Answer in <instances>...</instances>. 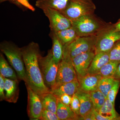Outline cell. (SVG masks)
<instances>
[{"label":"cell","mask_w":120,"mask_h":120,"mask_svg":"<svg viewBox=\"0 0 120 120\" xmlns=\"http://www.w3.org/2000/svg\"><path fill=\"white\" fill-rule=\"evenodd\" d=\"M26 77V85L39 95L50 92L45 85L39 64L40 55L38 44L32 42L21 48Z\"/></svg>","instance_id":"cell-1"},{"label":"cell","mask_w":120,"mask_h":120,"mask_svg":"<svg viewBox=\"0 0 120 120\" xmlns=\"http://www.w3.org/2000/svg\"><path fill=\"white\" fill-rule=\"evenodd\" d=\"M71 22L72 27L79 37L98 35L111 25L103 22L94 14L83 16Z\"/></svg>","instance_id":"cell-2"},{"label":"cell","mask_w":120,"mask_h":120,"mask_svg":"<svg viewBox=\"0 0 120 120\" xmlns=\"http://www.w3.org/2000/svg\"><path fill=\"white\" fill-rule=\"evenodd\" d=\"M0 49L15 71L19 80L26 83V77L21 48L12 42L4 41L0 44Z\"/></svg>","instance_id":"cell-3"},{"label":"cell","mask_w":120,"mask_h":120,"mask_svg":"<svg viewBox=\"0 0 120 120\" xmlns=\"http://www.w3.org/2000/svg\"><path fill=\"white\" fill-rule=\"evenodd\" d=\"M96 9L92 0H69L65 8L60 11L72 21L83 16L94 14Z\"/></svg>","instance_id":"cell-4"},{"label":"cell","mask_w":120,"mask_h":120,"mask_svg":"<svg viewBox=\"0 0 120 120\" xmlns=\"http://www.w3.org/2000/svg\"><path fill=\"white\" fill-rule=\"evenodd\" d=\"M97 38V35L78 37L71 43L64 46L63 56L72 60L81 54L94 51Z\"/></svg>","instance_id":"cell-5"},{"label":"cell","mask_w":120,"mask_h":120,"mask_svg":"<svg viewBox=\"0 0 120 120\" xmlns=\"http://www.w3.org/2000/svg\"><path fill=\"white\" fill-rule=\"evenodd\" d=\"M39 64L44 83L51 90L56 85L58 64L53 60L51 49L48 50L45 56L40 55Z\"/></svg>","instance_id":"cell-6"},{"label":"cell","mask_w":120,"mask_h":120,"mask_svg":"<svg viewBox=\"0 0 120 120\" xmlns=\"http://www.w3.org/2000/svg\"><path fill=\"white\" fill-rule=\"evenodd\" d=\"M120 40V31L116 30L113 25L111 24L97 35L94 47L95 54L109 52L114 44Z\"/></svg>","instance_id":"cell-7"},{"label":"cell","mask_w":120,"mask_h":120,"mask_svg":"<svg viewBox=\"0 0 120 120\" xmlns=\"http://www.w3.org/2000/svg\"><path fill=\"white\" fill-rule=\"evenodd\" d=\"M77 79V73L73 66L72 60L69 57L63 56L58 64L54 87Z\"/></svg>","instance_id":"cell-8"},{"label":"cell","mask_w":120,"mask_h":120,"mask_svg":"<svg viewBox=\"0 0 120 120\" xmlns=\"http://www.w3.org/2000/svg\"><path fill=\"white\" fill-rule=\"evenodd\" d=\"M43 11L49 20L51 31L57 32L71 27V20L60 11L50 8L44 9Z\"/></svg>","instance_id":"cell-9"},{"label":"cell","mask_w":120,"mask_h":120,"mask_svg":"<svg viewBox=\"0 0 120 120\" xmlns=\"http://www.w3.org/2000/svg\"><path fill=\"white\" fill-rule=\"evenodd\" d=\"M28 94L27 112L30 120H40L43 108L39 95L26 85Z\"/></svg>","instance_id":"cell-10"},{"label":"cell","mask_w":120,"mask_h":120,"mask_svg":"<svg viewBox=\"0 0 120 120\" xmlns=\"http://www.w3.org/2000/svg\"><path fill=\"white\" fill-rule=\"evenodd\" d=\"M95 55L94 51H90L79 54L72 59V63L77 75L84 76L87 74L88 68Z\"/></svg>","instance_id":"cell-11"},{"label":"cell","mask_w":120,"mask_h":120,"mask_svg":"<svg viewBox=\"0 0 120 120\" xmlns=\"http://www.w3.org/2000/svg\"><path fill=\"white\" fill-rule=\"evenodd\" d=\"M102 78L98 74H87L84 76L77 75L80 88L89 93L98 90L99 82Z\"/></svg>","instance_id":"cell-12"},{"label":"cell","mask_w":120,"mask_h":120,"mask_svg":"<svg viewBox=\"0 0 120 120\" xmlns=\"http://www.w3.org/2000/svg\"><path fill=\"white\" fill-rule=\"evenodd\" d=\"M5 101L9 103H16L19 96V89L18 80L4 78Z\"/></svg>","instance_id":"cell-13"},{"label":"cell","mask_w":120,"mask_h":120,"mask_svg":"<svg viewBox=\"0 0 120 120\" xmlns=\"http://www.w3.org/2000/svg\"><path fill=\"white\" fill-rule=\"evenodd\" d=\"M75 94L79 98L80 102V115L81 117H83L92 112L94 109L90 94L80 88Z\"/></svg>","instance_id":"cell-14"},{"label":"cell","mask_w":120,"mask_h":120,"mask_svg":"<svg viewBox=\"0 0 120 120\" xmlns=\"http://www.w3.org/2000/svg\"><path fill=\"white\" fill-rule=\"evenodd\" d=\"M80 89L78 80L62 84L54 87L50 92L58 97L63 94H67L72 97Z\"/></svg>","instance_id":"cell-15"},{"label":"cell","mask_w":120,"mask_h":120,"mask_svg":"<svg viewBox=\"0 0 120 120\" xmlns=\"http://www.w3.org/2000/svg\"><path fill=\"white\" fill-rule=\"evenodd\" d=\"M109 52L95 54L88 68L87 74H98L101 69L109 61Z\"/></svg>","instance_id":"cell-16"},{"label":"cell","mask_w":120,"mask_h":120,"mask_svg":"<svg viewBox=\"0 0 120 120\" xmlns=\"http://www.w3.org/2000/svg\"><path fill=\"white\" fill-rule=\"evenodd\" d=\"M69 0H37L35 5L43 11L52 9L59 11H62L66 7Z\"/></svg>","instance_id":"cell-17"},{"label":"cell","mask_w":120,"mask_h":120,"mask_svg":"<svg viewBox=\"0 0 120 120\" xmlns=\"http://www.w3.org/2000/svg\"><path fill=\"white\" fill-rule=\"evenodd\" d=\"M49 35L52 41L51 50L53 58L56 64H59L63 58L64 46L53 31H50Z\"/></svg>","instance_id":"cell-18"},{"label":"cell","mask_w":120,"mask_h":120,"mask_svg":"<svg viewBox=\"0 0 120 120\" xmlns=\"http://www.w3.org/2000/svg\"><path fill=\"white\" fill-rule=\"evenodd\" d=\"M56 114L60 120H79L80 117L73 112L70 106L64 105L58 98Z\"/></svg>","instance_id":"cell-19"},{"label":"cell","mask_w":120,"mask_h":120,"mask_svg":"<svg viewBox=\"0 0 120 120\" xmlns=\"http://www.w3.org/2000/svg\"><path fill=\"white\" fill-rule=\"evenodd\" d=\"M43 109L56 114L57 98L49 92L40 95Z\"/></svg>","instance_id":"cell-20"},{"label":"cell","mask_w":120,"mask_h":120,"mask_svg":"<svg viewBox=\"0 0 120 120\" xmlns=\"http://www.w3.org/2000/svg\"><path fill=\"white\" fill-rule=\"evenodd\" d=\"M15 71L9 64L2 53L0 54V74L4 78L19 80Z\"/></svg>","instance_id":"cell-21"},{"label":"cell","mask_w":120,"mask_h":120,"mask_svg":"<svg viewBox=\"0 0 120 120\" xmlns=\"http://www.w3.org/2000/svg\"><path fill=\"white\" fill-rule=\"evenodd\" d=\"M98 112L109 120H118L120 116L115 110L114 105L107 98Z\"/></svg>","instance_id":"cell-22"},{"label":"cell","mask_w":120,"mask_h":120,"mask_svg":"<svg viewBox=\"0 0 120 120\" xmlns=\"http://www.w3.org/2000/svg\"><path fill=\"white\" fill-rule=\"evenodd\" d=\"M53 32H54L63 46L71 43L79 37L75 29L72 27L60 31Z\"/></svg>","instance_id":"cell-23"},{"label":"cell","mask_w":120,"mask_h":120,"mask_svg":"<svg viewBox=\"0 0 120 120\" xmlns=\"http://www.w3.org/2000/svg\"><path fill=\"white\" fill-rule=\"evenodd\" d=\"M120 62L109 60L99 70L98 74L102 77H113Z\"/></svg>","instance_id":"cell-24"},{"label":"cell","mask_w":120,"mask_h":120,"mask_svg":"<svg viewBox=\"0 0 120 120\" xmlns=\"http://www.w3.org/2000/svg\"><path fill=\"white\" fill-rule=\"evenodd\" d=\"M114 80L113 77H102L99 82L98 90L102 93L106 98L112 86Z\"/></svg>","instance_id":"cell-25"},{"label":"cell","mask_w":120,"mask_h":120,"mask_svg":"<svg viewBox=\"0 0 120 120\" xmlns=\"http://www.w3.org/2000/svg\"><path fill=\"white\" fill-rule=\"evenodd\" d=\"M90 93L94 109L98 112L106 98L103 94L98 90Z\"/></svg>","instance_id":"cell-26"},{"label":"cell","mask_w":120,"mask_h":120,"mask_svg":"<svg viewBox=\"0 0 120 120\" xmlns=\"http://www.w3.org/2000/svg\"><path fill=\"white\" fill-rule=\"evenodd\" d=\"M120 86V80L115 79L112 86L108 94L107 98L114 105L116 96Z\"/></svg>","instance_id":"cell-27"},{"label":"cell","mask_w":120,"mask_h":120,"mask_svg":"<svg viewBox=\"0 0 120 120\" xmlns=\"http://www.w3.org/2000/svg\"><path fill=\"white\" fill-rule=\"evenodd\" d=\"M109 54L110 60L120 62V40L114 44Z\"/></svg>","instance_id":"cell-28"},{"label":"cell","mask_w":120,"mask_h":120,"mask_svg":"<svg viewBox=\"0 0 120 120\" xmlns=\"http://www.w3.org/2000/svg\"><path fill=\"white\" fill-rule=\"evenodd\" d=\"M70 106L72 110L77 116L80 117V102L79 98L75 94L72 96Z\"/></svg>","instance_id":"cell-29"},{"label":"cell","mask_w":120,"mask_h":120,"mask_svg":"<svg viewBox=\"0 0 120 120\" xmlns=\"http://www.w3.org/2000/svg\"><path fill=\"white\" fill-rule=\"evenodd\" d=\"M40 120H60L56 114L43 109Z\"/></svg>","instance_id":"cell-30"},{"label":"cell","mask_w":120,"mask_h":120,"mask_svg":"<svg viewBox=\"0 0 120 120\" xmlns=\"http://www.w3.org/2000/svg\"><path fill=\"white\" fill-rule=\"evenodd\" d=\"M6 1H11L13 2L16 3L17 4L20 5L23 7H25L26 8L28 9L29 10L34 11H35V8L34 7L30 4L29 2V0H0L1 3Z\"/></svg>","instance_id":"cell-31"},{"label":"cell","mask_w":120,"mask_h":120,"mask_svg":"<svg viewBox=\"0 0 120 120\" xmlns=\"http://www.w3.org/2000/svg\"><path fill=\"white\" fill-rule=\"evenodd\" d=\"M57 98L64 105L70 106L72 98V96L67 94H63Z\"/></svg>","instance_id":"cell-32"},{"label":"cell","mask_w":120,"mask_h":120,"mask_svg":"<svg viewBox=\"0 0 120 120\" xmlns=\"http://www.w3.org/2000/svg\"><path fill=\"white\" fill-rule=\"evenodd\" d=\"M5 94L4 77L0 74V101H5Z\"/></svg>","instance_id":"cell-33"},{"label":"cell","mask_w":120,"mask_h":120,"mask_svg":"<svg viewBox=\"0 0 120 120\" xmlns=\"http://www.w3.org/2000/svg\"><path fill=\"white\" fill-rule=\"evenodd\" d=\"M92 112L96 120H109L107 118L102 116L98 112L94 109L92 110Z\"/></svg>","instance_id":"cell-34"},{"label":"cell","mask_w":120,"mask_h":120,"mask_svg":"<svg viewBox=\"0 0 120 120\" xmlns=\"http://www.w3.org/2000/svg\"><path fill=\"white\" fill-rule=\"evenodd\" d=\"M79 120H96L94 116L93 115L92 112H91L90 113L87 114L86 116L83 117H81L79 118Z\"/></svg>","instance_id":"cell-35"},{"label":"cell","mask_w":120,"mask_h":120,"mask_svg":"<svg viewBox=\"0 0 120 120\" xmlns=\"http://www.w3.org/2000/svg\"><path fill=\"white\" fill-rule=\"evenodd\" d=\"M113 77L115 79L120 80V62L118 64L116 73Z\"/></svg>","instance_id":"cell-36"},{"label":"cell","mask_w":120,"mask_h":120,"mask_svg":"<svg viewBox=\"0 0 120 120\" xmlns=\"http://www.w3.org/2000/svg\"><path fill=\"white\" fill-rule=\"evenodd\" d=\"M113 26L116 30L120 31V19L117 22L113 24Z\"/></svg>","instance_id":"cell-37"},{"label":"cell","mask_w":120,"mask_h":120,"mask_svg":"<svg viewBox=\"0 0 120 120\" xmlns=\"http://www.w3.org/2000/svg\"><path fill=\"white\" fill-rule=\"evenodd\" d=\"M118 120H120V116H119V117H118Z\"/></svg>","instance_id":"cell-38"}]
</instances>
